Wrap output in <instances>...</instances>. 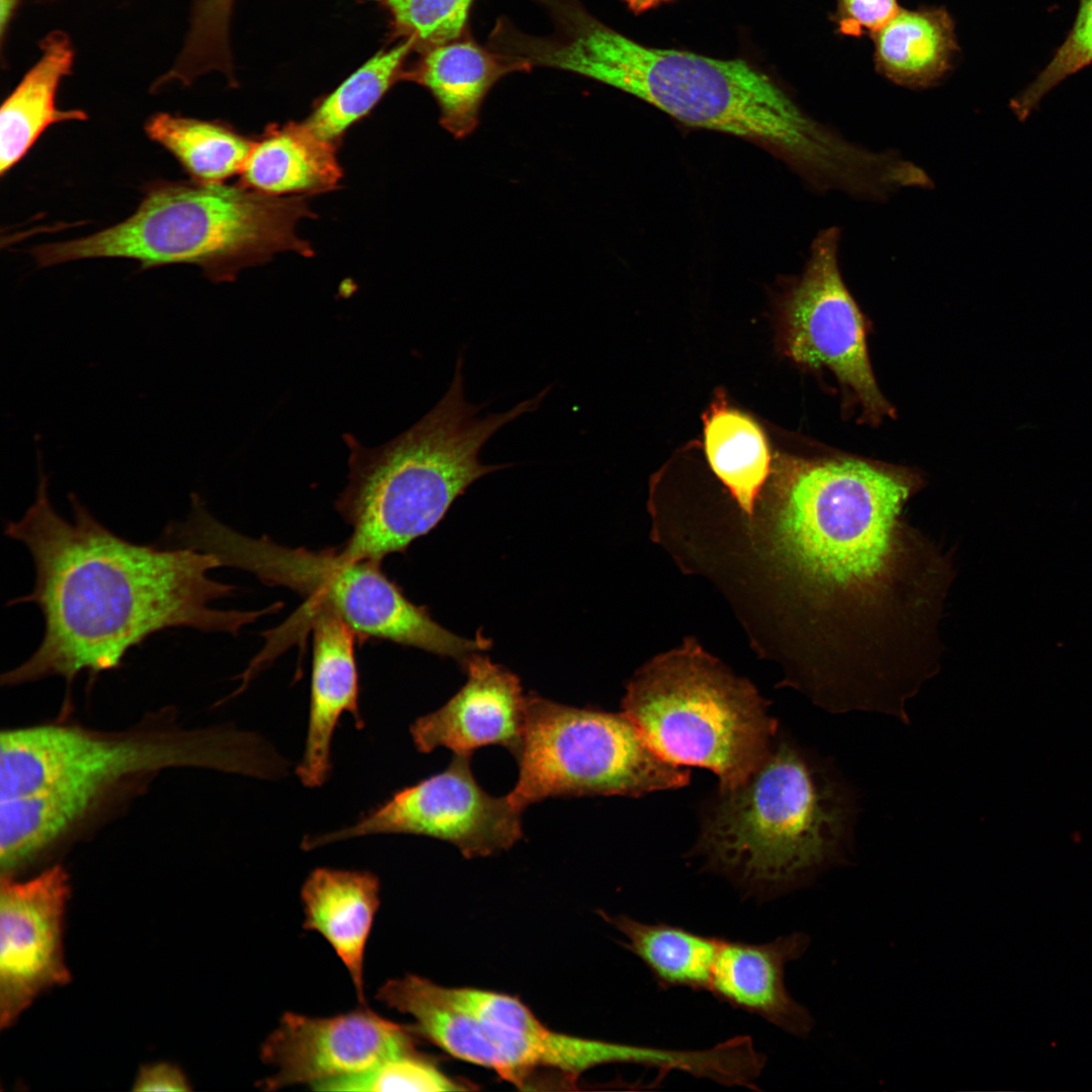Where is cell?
Returning a JSON list of instances; mask_svg holds the SVG:
<instances>
[{
    "mask_svg": "<svg viewBox=\"0 0 1092 1092\" xmlns=\"http://www.w3.org/2000/svg\"><path fill=\"white\" fill-rule=\"evenodd\" d=\"M921 477L849 456L780 464L768 511L772 553L807 649L795 684L817 705L908 717L937 673L952 560L904 517Z\"/></svg>",
    "mask_w": 1092,
    "mask_h": 1092,
    "instance_id": "obj_1",
    "label": "cell"
},
{
    "mask_svg": "<svg viewBox=\"0 0 1092 1092\" xmlns=\"http://www.w3.org/2000/svg\"><path fill=\"white\" fill-rule=\"evenodd\" d=\"M69 499L72 520L53 507L48 476L39 468L34 503L18 521L6 523L5 534L26 546L35 568L31 593L9 605H36L44 633L28 659L2 674V685L55 675L72 682L82 672L117 668L132 647L155 633L188 627L237 635L281 609V603L261 611L212 608L236 589L209 577L221 566L215 555L126 540L74 493Z\"/></svg>",
    "mask_w": 1092,
    "mask_h": 1092,
    "instance_id": "obj_2",
    "label": "cell"
},
{
    "mask_svg": "<svg viewBox=\"0 0 1092 1092\" xmlns=\"http://www.w3.org/2000/svg\"><path fill=\"white\" fill-rule=\"evenodd\" d=\"M553 24L520 32L514 53L530 67L575 73L629 93L693 127L751 141L828 190L854 169L857 149L808 116L764 72L743 59L644 46L576 0H537Z\"/></svg>",
    "mask_w": 1092,
    "mask_h": 1092,
    "instance_id": "obj_3",
    "label": "cell"
},
{
    "mask_svg": "<svg viewBox=\"0 0 1092 1092\" xmlns=\"http://www.w3.org/2000/svg\"><path fill=\"white\" fill-rule=\"evenodd\" d=\"M279 754L234 728L102 732L40 724L0 735V845L28 863L61 841L110 795L168 768H213L272 779Z\"/></svg>",
    "mask_w": 1092,
    "mask_h": 1092,
    "instance_id": "obj_4",
    "label": "cell"
},
{
    "mask_svg": "<svg viewBox=\"0 0 1092 1092\" xmlns=\"http://www.w3.org/2000/svg\"><path fill=\"white\" fill-rule=\"evenodd\" d=\"M855 815V794L841 777L778 737L741 784L718 790L696 849L748 892L777 896L848 864Z\"/></svg>",
    "mask_w": 1092,
    "mask_h": 1092,
    "instance_id": "obj_5",
    "label": "cell"
},
{
    "mask_svg": "<svg viewBox=\"0 0 1092 1092\" xmlns=\"http://www.w3.org/2000/svg\"><path fill=\"white\" fill-rule=\"evenodd\" d=\"M462 367L459 357L441 400L390 442L368 448L344 436L350 453L348 482L335 507L352 529L340 545L350 557L381 562L405 551L438 525L471 483L512 466L482 464L480 449L503 426L534 412L549 388L506 413L479 419L483 405L465 400Z\"/></svg>",
    "mask_w": 1092,
    "mask_h": 1092,
    "instance_id": "obj_6",
    "label": "cell"
},
{
    "mask_svg": "<svg viewBox=\"0 0 1092 1092\" xmlns=\"http://www.w3.org/2000/svg\"><path fill=\"white\" fill-rule=\"evenodd\" d=\"M306 196H273L224 183L155 180L126 219L93 235L34 247L39 267L94 258L138 261L142 269L191 264L215 283L279 253L313 255L297 223L314 217Z\"/></svg>",
    "mask_w": 1092,
    "mask_h": 1092,
    "instance_id": "obj_7",
    "label": "cell"
},
{
    "mask_svg": "<svg viewBox=\"0 0 1092 1092\" xmlns=\"http://www.w3.org/2000/svg\"><path fill=\"white\" fill-rule=\"evenodd\" d=\"M169 537L178 546L215 555L221 566L240 568L266 585L297 593L304 603L293 617L328 611L361 641L385 640L462 661L489 646L480 635L466 639L440 626L386 576L380 561L352 558L340 546L293 548L268 536L241 534L215 519L197 493L191 494L188 518L171 525Z\"/></svg>",
    "mask_w": 1092,
    "mask_h": 1092,
    "instance_id": "obj_8",
    "label": "cell"
},
{
    "mask_svg": "<svg viewBox=\"0 0 1092 1092\" xmlns=\"http://www.w3.org/2000/svg\"><path fill=\"white\" fill-rule=\"evenodd\" d=\"M622 708L656 753L710 769L719 789L741 784L778 738V721L755 689L696 649L646 665Z\"/></svg>",
    "mask_w": 1092,
    "mask_h": 1092,
    "instance_id": "obj_9",
    "label": "cell"
},
{
    "mask_svg": "<svg viewBox=\"0 0 1092 1092\" xmlns=\"http://www.w3.org/2000/svg\"><path fill=\"white\" fill-rule=\"evenodd\" d=\"M515 754L511 801L524 810L550 797H639L686 786L690 772L665 760L623 712L579 709L529 695Z\"/></svg>",
    "mask_w": 1092,
    "mask_h": 1092,
    "instance_id": "obj_10",
    "label": "cell"
},
{
    "mask_svg": "<svg viewBox=\"0 0 1092 1092\" xmlns=\"http://www.w3.org/2000/svg\"><path fill=\"white\" fill-rule=\"evenodd\" d=\"M521 810L509 798L493 797L476 782L469 754L454 753L448 766L395 792L354 824L306 835L305 850L375 834H415L457 846L467 858L512 847L523 835Z\"/></svg>",
    "mask_w": 1092,
    "mask_h": 1092,
    "instance_id": "obj_11",
    "label": "cell"
},
{
    "mask_svg": "<svg viewBox=\"0 0 1092 1092\" xmlns=\"http://www.w3.org/2000/svg\"><path fill=\"white\" fill-rule=\"evenodd\" d=\"M839 241L835 226L817 235L803 274L786 296V350L798 363L829 368L856 396L866 421L876 424L894 410L871 367L866 321L838 265Z\"/></svg>",
    "mask_w": 1092,
    "mask_h": 1092,
    "instance_id": "obj_12",
    "label": "cell"
},
{
    "mask_svg": "<svg viewBox=\"0 0 1092 1092\" xmlns=\"http://www.w3.org/2000/svg\"><path fill=\"white\" fill-rule=\"evenodd\" d=\"M69 876L54 866L0 884V1027L8 1028L42 992L71 980L63 947Z\"/></svg>",
    "mask_w": 1092,
    "mask_h": 1092,
    "instance_id": "obj_13",
    "label": "cell"
},
{
    "mask_svg": "<svg viewBox=\"0 0 1092 1092\" xmlns=\"http://www.w3.org/2000/svg\"><path fill=\"white\" fill-rule=\"evenodd\" d=\"M410 1027L390 1021L366 1004L332 1017L286 1012L260 1050L275 1073L260 1082L267 1091L365 1072L392 1056L415 1050Z\"/></svg>",
    "mask_w": 1092,
    "mask_h": 1092,
    "instance_id": "obj_14",
    "label": "cell"
},
{
    "mask_svg": "<svg viewBox=\"0 0 1092 1092\" xmlns=\"http://www.w3.org/2000/svg\"><path fill=\"white\" fill-rule=\"evenodd\" d=\"M454 989L496 1045L505 1067L503 1079L519 1088L534 1089V1075L542 1069L572 1084L583 1072L616 1061V1042L554 1031L517 997Z\"/></svg>",
    "mask_w": 1092,
    "mask_h": 1092,
    "instance_id": "obj_15",
    "label": "cell"
},
{
    "mask_svg": "<svg viewBox=\"0 0 1092 1092\" xmlns=\"http://www.w3.org/2000/svg\"><path fill=\"white\" fill-rule=\"evenodd\" d=\"M467 680L442 708L417 719L411 735L420 752L446 747L471 754L486 745L515 752L524 731L528 696L517 675L474 652L463 661Z\"/></svg>",
    "mask_w": 1092,
    "mask_h": 1092,
    "instance_id": "obj_16",
    "label": "cell"
},
{
    "mask_svg": "<svg viewBox=\"0 0 1092 1092\" xmlns=\"http://www.w3.org/2000/svg\"><path fill=\"white\" fill-rule=\"evenodd\" d=\"M312 630V660L305 745L296 775L307 788L326 783L332 770V742L344 713L360 729L359 674L355 655L356 634L339 617L321 611L290 618Z\"/></svg>",
    "mask_w": 1092,
    "mask_h": 1092,
    "instance_id": "obj_17",
    "label": "cell"
},
{
    "mask_svg": "<svg viewBox=\"0 0 1092 1092\" xmlns=\"http://www.w3.org/2000/svg\"><path fill=\"white\" fill-rule=\"evenodd\" d=\"M810 936L801 931L765 943L720 938L708 992L734 1008L765 1019L799 1038L814 1026L810 1011L789 993L786 966L809 948Z\"/></svg>",
    "mask_w": 1092,
    "mask_h": 1092,
    "instance_id": "obj_18",
    "label": "cell"
},
{
    "mask_svg": "<svg viewBox=\"0 0 1092 1092\" xmlns=\"http://www.w3.org/2000/svg\"><path fill=\"white\" fill-rule=\"evenodd\" d=\"M380 882L373 873L317 868L301 888L303 927L318 932L348 970L360 1005L366 1004V943L380 905Z\"/></svg>",
    "mask_w": 1092,
    "mask_h": 1092,
    "instance_id": "obj_19",
    "label": "cell"
},
{
    "mask_svg": "<svg viewBox=\"0 0 1092 1092\" xmlns=\"http://www.w3.org/2000/svg\"><path fill=\"white\" fill-rule=\"evenodd\" d=\"M530 69L520 60L462 35L424 50L411 75L436 100L442 126L454 138L463 139L477 127L481 105L491 87L508 74Z\"/></svg>",
    "mask_w": 1092,
    "mask_h": 1092,
    "instance_id": "obj_20",
    "label": "cell"
},
{
    "mask_svg": "<svg viewBox=\"0 0 1092 1092\" xmlns=\"http://www.w3.org/2000/svg\"><path fill=\"white\" fill-rule=\"evenodd\" d=\"M338 147L304 121L269 125L254 140L239 184L268 195H309L339 186Z\"/></svg>",
    "mask_w": 1092,
    "mask_h": 1092,
    "instance_id": "obj_21",
    "label": "cell"
},
{
    "mask_svg": "<svg viewBox=\"0 0 1092 1092\" xmlns=\"http://www.w3.org/2000/svg\"><path fill=\"white\" fill-rule=\"evenodd\" d=\"M376 999L415 1019L413 1031L452 1057L495 1071L505 1067L499 1052L480 1019L443 987L415 975L391 979L379 987Z\"/></svg>",
    "mask_w": 1092,
    "mask_h": 1092,
    "instance_id": "obj_22",
    "label": "cell"
},
{
    "mask_svg": "<svg viewBox=\"0 0 1092 1092\" xmlns=\"http://www.w3.org/2000/svg\"><path fill=\"white\" fill-rule=\"evenodd\" d=\"M42 55L3 102L0 110V174L4 176L54 123L86 120L80 109L62 110L57 92L74 61L70 39L53 32L41 42Z\"/></svg>",
    "mask_w": 1092,
    "mask_h": 1092,
    "instance_id": "obj_23",
    "label": "cell"
},
{
    "mask_svg": "<svg viewBox=\"0 0 1092 1092\" xmlns=\"http://www.w3.org/2000/svg\"><path fill=\"white\" fill-rule=\"evenodd\" d=\"M877 71L908 88L940 81L959 50L954 23L941 7L901 9L872 35Z\"/></svg>",
    "mask_w": 1092,
    "mask_h": 1092,
    "instance_id": "obj_24",
    "label": "cell"
},
{
    "mask_svg": "<svg viewBox=\"0 0 1092 1092\" xmlns=\"http://www.w3.org/2000/svg\"><path fill=\"white\" fill-rule=\"evenodd\" d=\"M601 914L622 933V945L647 967L660 988L708 991L721 937L664 922L645 923L625 914Z\"/></svg>",
    "mask_w": 1092,
    "mask_h": 1092,
    "instance_id": "obj_25",
    "label": "cell"
},
{
    "mask_svg": "<svg viewBox=\"0 0 1092 1092\" xmlns=\"http://www.w3.org/2000/svg\"><path fill=\"white\" fill-rule=\"evenodd\" d=\"M704 436L712 470L751 518L770 469L763 431L749 416L718 398L704 416Z\"/></svg>",
    "mask_w": 1092,
    "mask_h": 1092,
    "instance_id": "obj_26",
    "label": "cell"
},
{
    "mask_svg": "<svg viewBox=\"0 0 1092 1092\" xmlns=\"http://www.w3.org/2000/svg\"><path fill=\"white\" fill-rule=\"evenodd\" d=\"M145 131L200 183H224L240 174L254 143L224 122L170 113L152 115Z\"/></svg>",
    "mask_w": 1092,
    "mask_h": 1092,
    "instance_id": "obj_27",
    "label": "cell"
},
{
    "mask_svg": "<svg viewBox=\"0 0 1092 1092\" xmlns=\"http://www.w3.org/2000/svg\"><path fill=\"white\" fill-rule=\"evenodd\" d=\"M414 47L411 39L404 38L373 56L326 96L303 121L321 138L339 147L346 131L370 112L396 80Z\"/></svg>",
    "mask_w": 1092,
    "mask_h": 1092,
    "instance_id": "obj_28",
    "label": "cell"
},
{
    "mask_svg": "<svg viewBox=\"0 0 1092 1092\" xmlns=\"http://www.w3.org/2000/svg\"><path fill=\"white\" fill-rule=\"evenodd\" d=\"M316 1091H462L468 1087L445 1074L416 1050L385 1059L352 1076L318 1083Z\"/></svg>",
    "mask_w": 1092,
    "mask_h": 1092,
    "instance_id": "obj_29",
    "label": "cell"
},
{
    "mask_svg": "<svg viewBox=\"0 0 1092 1092\" xmlns=\"http://www.w3.org/2000/svg\"><path fill=\"white\" fill-rule=\"evenodd\" d=\"M396 29L424 50L463 35L474 0H379Z\"/></svg>",
    "mask_w": 1092,
    "mask_h": 1092,
    "instance_id": "obj_30",
    "label": "cell"
},
{
    "mask_svg": "<svg viewBox=\"0 0 1092 1092\" xmlns=\"http://www.w3.org/2000/svg\"><path fill=\"white\" fill-rule=\"evenodd\" d=\"M1092 63V0H1080L1075 22L1062 46L1035 80L1011 101L1024 120L1040 99L1072 74Z\"/></svg>",
    "mask_w": 1092,
    "mask_h": 1092,
    "instance_id": "obj_31",
    "label": "cell"
},
{
    "mask_svg": "<svg viewBox=\"0 0 1092 1092\" xmlns=\"http://www.w3.org/2000/svg\"><path fill=\"white\" fill-rule=\"evenodd\" d=\"M899 10L898 0H836L832 20L841 34L872 35Z\"/></svg>",
    "mask_w": 1092,
    "mask_h": 1092,
    "instance_id": "obj_32",
    "label": "cell"
},
{
    "mask_svg": "<svg viewBox=\"0 0 1092 1092\" xmlns=\"http://www.w3.org/2000/svg\"><path fill=\"white\" fill-rule=\"evenodd\" d=\"M192 1088L183 1071L167 1062H157L141 1067L133 1081V1091L184 1092Z\"/></svg>",
    "mask_w": 1092,
    "mask_h": 1092,
    "instance_id": "obj_33",
    "label": "cell"
},
{
    "mask_svg": "<svg viewBox=\"0 0 1092 1092\" xmlns=\"http://www.w3.org/2000/svg\"><path fill=\"white\" fill-rule=\"evenodd\" d=\"M673 0H624L625 4L634 14H641L650 9L660 6L661 4L671 2Z\"/></svg>",
    "mask_w": 1092,
    "mask_h": 1092,
    "instance_id": "obj_34",
    "label": "cell"
},
{
    "mask_svg": "<svg viewBox=\"0 0 1092 1092\" xmlns=\"http://www.w3.org/2000/svg\"><path fill=\"white\" fill-rule=\"evenodd\" d=\"M15 0H0V27L1 35L5 31L7 22L9 21L12 9L14 7Z\"/></svg>",
    "mask_w": 1092,
    "mask_h": 1092,
    "instance_id": "obj_35",
    "label": "cell"
}]
</instances>
